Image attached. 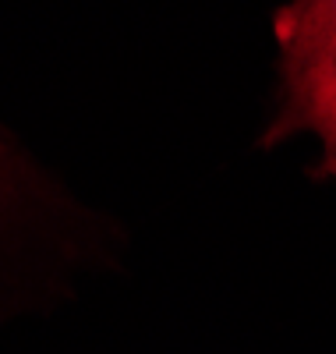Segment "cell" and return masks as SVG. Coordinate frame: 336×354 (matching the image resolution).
<instances>
[{
	"mask_svg": "<svg viewBox=\"0 0 336 354\" xmlns=\"http://www.w3.org/2000/svg\"><path fill=\"white\" fill-rule=\"evenodd\" d=\"M287 103L269 138L315 131L322 167L336 177V0H294L277 15Z\"/></svg>",
	"mask_w": 336,
	"mask_h": 354,
	"instance_id": "cell-1",
	"label": "cell"
}]
</instances>
